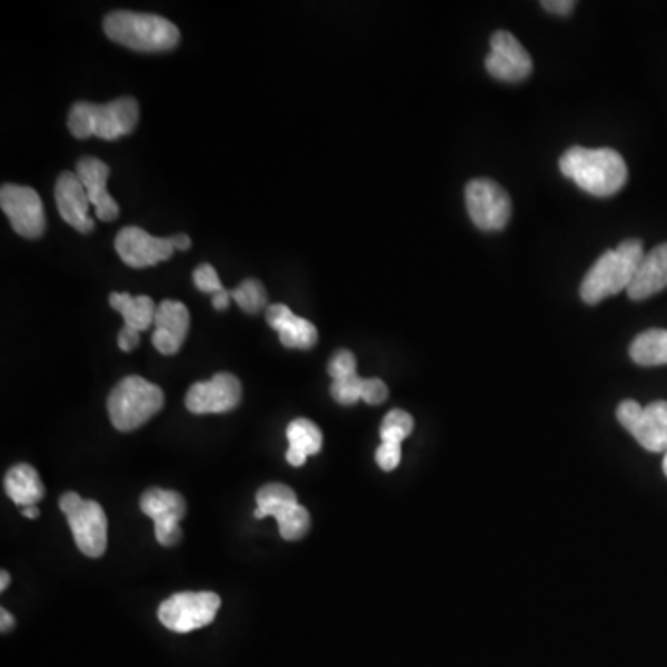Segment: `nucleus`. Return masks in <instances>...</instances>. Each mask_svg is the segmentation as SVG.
Returning a JSON list of instances; mask_svg holds the SVG:
<instances>
[{"mask_svg":"<svg viewBox=\"0 0 667 667\" xmlns=\"http://www.w3.org/2000/svg\"><path fill=\"white\" fill-rule=\"evenodd\" d=\"M560 171L595 197L616 195L628 178L627 163L614 149L571 147L561 155Z\"/></svg>","mask_w":667,"mask_h":667,"instance_id":"nucleus-1","label":"nucleus"},{"mask_svg":"<svg viewBox=\"0 0 667 667\" xmlns=\"http://www.w3.org/2000/svg\"><path fill=\"white\" fill-rule=\"evenodd\" d=\"M644 256V245L639 239H627L617 245L616 249L606 250L580 283V297L584 302L597 305L623 289L627 291Z\"/></svg>","mask_w":667,"mask_h":667,"instance_id":"nucleus-2","label":"nucleus"},{"mask_svg":"<svg viewBox=\"0 0 667 667\" xmlns=\"http://www.w3.org/2000/svg\"><path fill=\"white\" fill-rule=\"evenodd\" d=\"M104 32L111 41L139 52L171 50L180 41V30L169 19L138 11H111L104 19Z\"/></svg>","mask_w":667,"mask_h":667,"instance_id":"nucleus-3","label":"nucleus"},{"mask_svg":"<svg viewBox=\"0 0 667 667\" xmlns=\"http://www.w3.org/2000/svg\"><path fill=\"white\" fill-rule=\"evenodd\" d=\"M139 104L133 97L108 102V104H91V102H77L72 106L67 117L69 132L77 139L122 138L138 127Z\"/></svg>","mask_w":667,"mask_h":667,"instance_id":"nucleus-4","label":"nucleus"},{"mask_svg":"<svg viewBox=\"0 0 667 667\" xmlns=\"http://www.w3.org/2000/svg\"><path fill=\"white\" fill-rule=\"evenodd\" d=\"M163 406V391L141 377L122 378L108 397V416L117 430L132 432Z\"/></svg>","mask_w":667,"mask_h":667,"instance_id":"nucleus-5","label":"nucleus"},{"mask_svg":"<svg viewBox=\"0 0 667 667\" xmlns=\"http://www.w3.org/2000/svg\"><path fill=\"white\" fill-rule=\"evenodd\" d=\"M60 508L66 514L78 550L89 558H100L108 547V519L99 502L86 500L74 491L61 495Z\"/></svg>","mask_w":667,"mask_h":667,"instance_id":"nucleus-6","label":"nucleus"},{"mask_svg":"<svg viewBox=\"0 0 667 667\" xmlns=\"http://www.w3.org/2000/svg\"><path fill=\"white\" fill-rule=\"evenodd\" d=\"M256 519L275 517L278 530L286 541H297L305 538L310 530V514L305 506L299 505L293 489L286 484H266L256 494Z\"/></svg>","mask_w":667,"mask_h":667,"instance_id":"nucleus-7","label":"nucleus"},{"mask_svg":"<svg viewBox=\"0 0 667 667\" xmlns=\"http://www.w3.org/2000/svg\"><path fill=\"white\" fill-rule=\"evenodd\" d=\"M221 597L213 591H186L163 600L158 619L172 633L186 634L206 627L216 619Z\"/></svg>","mask_w":667,"mask_h":667,"instance_id":"nucleus-8","label":"nucleus"},{"mask_svg":"<svg viewBox=\"0 0 667 667\" xmlns=\"http://www.w3.org/2000/svg\"><path fill=\"white\" fill-rule=\"evenodd\" d=\"M467 211L480 230H502L511 216L510 197L499 183L488 178H477L467 183Z\"/></svg>","mask_w":667,"mask_h":667,"instance_id":"nucleus-9","label":"nucleus"},{"mask_svg":"<svg viewBox=\"0 0 667 667\" xmlns=\"http://www.w3.org/2000/svg\"><path fill=\"white\" fill-rule=\"evenodd\" d=\"M139 508L145 516L155 521V536L158 544L163 547H172L182 539V530L178 522L186 517V499L178 491L171 489L152 488L147 489L141 499Z\"/></svg>","mask_w":667,"mask_h":667,"instance_id":"nucleus-10","label":"nucleus"},{"mask_svg":"<svg viewBox=\"0 0 667 667\" xmlns=\"http://www.w3.org/2000/svg\"><path fill=\"white\" fill-rule=\"evenodd\" d=\"M0 208L10 219L13 230L22 238L38 239L43 236L47 221L43 202L36 189L4 183L0 189Z\"/></svg>","mask_w":667,"mask_h":667,"instance_id":"nucleus-11","label":"nucleus"},{"mask_svg":"<svg viewBox=\"0 0 667 667\" xmlns=\"http://www.w3.org/2000/svg\"><path fill=\"white\" fill-rule=\"evenodd\" d=\"M241 400V382L230 372H217L208 382H197L186 394V408L191 414H227Z\"/></svg>","mask_w":667,"mask_h":667,"instance_id":"nucleus-12","label":"nucleus"},{"mask_svg":"<svg viewBox=\"0 0 667 667\" xmlns=\"http://www.w3.org/2000/svg\"><path fill=\"white\" fill-rule=\"evenodd\" d=\"M117 255L133 269L156 266L171 258L175 245L171 238H155L139 227L121 228L116 236Z\"/></svg>","mask_w":667,"mask_h":667,"instance_id":"nucleus-13","label":"nucleus"},{"mask_svg":"<svg viewBox=\"0 0 667 667\" xmlns=\"http://www.w3.org/2000/svg\"><path fill=\"white\" fill-rule=\"evenodd\" d=\"M489 44L491 52L486 58V69L491 77L505 82H521L532 72L530 56L510 32H495Z\"/></svg>","mask_w":667,"mask_h":667,"instance_id":"nucleus-14","label":"nucleus"},{"mask_svg":"<svg viewBox=\"0 0 667 667\" xmlns=\"http://www.w3.org/2000/svg\"><path fill=\"white\" fill-rule=\"evenodd\" d=\"M54 199L56 208L67 225H71L74 230L82 233L93 230L94 221L89 217L91 200L77 172H61L56 180Z\"/></svg>","mask_w":667,"mask_h":667,"instance_id":"nucleus-15","label":"nucleus"},{"mask_svg":"<svg viewBox=\"0 0 667 667\" xmlns=\"http://www.w3.org/2000/svg\"><path fill=\"white\" fill-rule=\"evenodd\" d=\"M77 177L80 178V182L88 191L89 200L94 206V211H97L100 221H116L117 216H119V206L106 189V182L110 177V167L106 166L104 161L99 160V158L83 156L77 163Z\"/></svg>","mask_w":667,"mask_h":667,"instance_id":"nucleus-16","label":"nucleus"},{"mask_svg":"<svg viewBox=\"0 0 667 667\" xmlns=\"http://www.w3.org/2000/svg\"><path fill=\"white\" fill-rule=\"evenodd\" d=\"M266 319L288 349L308 350L317 344V328L305 317L295 316L286 305L269 306Z\"/></svg>","mask_w":667,"mask_h":667,"instance_id":"nucleus-17","label":"nucleus"},{"mask_svg":"<svg viewBox=\"0 0 667 667\" xmlns=\"http://www.w3.org/2000/svg\"><path fill=\"white\" fill-rule=\"evenodd\" d=\"M667 288V243L658 245L644 256L634 272L627 293L633 300L649 299Z\"/></svg>","mask_w":667,"mask_h":667,"instance_id":"nucleus-18","label":"nucleus"},{"mask_svg":"<svg viewBox=\"0 0 667 667\" xmlns=\"http://www.w3.org/2000/svg\"><path fill=\"white\" fill-rule=\"evenodd\" d=\"M634 438L650 452H667V402L655 400L645 406L638 425L633 428Z\"/></svg>","mask_w":667,"mask_h":667,"instance_id":"nucleus-19","label":"nucleus"},{"mask_svg":"<svg viewBox=\"0 0 667 667\" xmlns=\"http://www.w3.org/2000/svg\"><path fill=\"white\" fill-rule=\"evenodd\" d=\"M4 489L17 506L28 508L43 499L44 488L38 471L28 464H19L6 472Z\"/></svg>","mask_w":667,"mask_h":667,"instance_id":"nucleus-20","label":"nucleus"},{"mask_svg":"<svg viewBox=\"0 0 667 667\" xmlns=\"http://www.w3.org/2000/svg\"><path fill=\"white\" fill-rule=\"evenodd\" d=\"M286 436H288L289 441L286 460L293 467L305 466L308 456L317 455L321 450V430L310 419H295V421L289 422Z\"/></svg>","mask_w":667,"mask_h":667,"instance_id":"nucleus-21","label":"nucleus"},{"mask_svg":"<svg viewBox=\"0 0 667 667\" xmlns=\"http://www.w3.org/2000/svg\"><path fill=\"white\" fill-rule=\"evenodd\" d=\"M110 306L121 313L125 327L136 328L139 332L147 330L155 322L156 308H158L155 300L147 295L132 297L128 293H111Z\"/></svg>","mask_w":667,"mask_h":667,"instance_id":"nucleus-22","label":"nucleus"},{"mask_svg":"<svg viewBox=\"0 0 667 667\" xmlns=\"http://www.w3.org/2000/svg\"><path fill=\"white\" fill-rule=\"evenodd\" d=\"M630 358L638 366H666L667 330L653 328V330L639 334L630 345Z\"/></svg>","mask_w":667,"mask_h":667,"instance_id":"nucleus-23","label":"nucleus"},{"mask_svg":"<svg viewBox=\"0 0 667 667\" xmlns=\"http://www.w3.org/2000/svg\"><path fill=\"white\" fill-rule=\"evenodd\" d=\"M155 325L156 330L171 334L183 344L189 328L188 308L178 300H161L156 308Z\"/></svg>","mask_w":667,"mask_h":667,"instance_id":"nucleus-24","label":"nucleus"},{"mask_svg":"<svg viewBox=\"0 0 667 667\" xmlns=\"http://www.w3.org/2000/svg\"><path fill=\"white\" fill-rule=\"evenodd\" d=\"M230 297L238 302L239 308L245 313H250V316H255L258 311L263 310L267 305L266 288L256 278L243 280V282L239 283L238 288H233L230 291Z\"/></svg>","mask_w":667,"mask_h":667,"instance_id":"nucleus-25","label":"nucleus"},{"mask_svg":"<svg viewBox=\"0 0 667 667\" xmlns=\"http://www.w3.org/2000/svg\"><path fill=\"white\" fill-rule=\"evenodd\" d=\"M414 430V419L405 410H391L384 417L380 438L388 444H402Z\"/></svg>","mask_w":667,"mask_h":667,"instance_id":"nucleus-26","label":"nucleus"},{"mask_svg":"<svg viewBox=\"0 0 667 667\" xmlns=\"http://www.w3.org/2000/svg\"><path fill=\"white\" fill-rule=\"evenodd\" d=\"M364 384H366V378L358 377V375L341 378V380H332L330 395H332L334 400L339 402V405H356L358 400H361V395H364Z\"/></svg>","mask_w":667,"mask_h":667,"instance_id":"nucleus-27","label":"nucleus"},{"mask_svg":"<svg viewBox=\"0 0 667 667\" xmlns=\"http://www.w3.org/2000/svg\"><path fill=\"white\" fill-rule=\"evenodd\" d=\"M193 282L197 289L205 293L216 295L222 291L221 278L217 275L216 269L210 263H202L193 271Z\"/></svg>","mask_w":667,"mask_h":667,"instance_id":"nucleus-28","label":"nucleus"},{"mask_svg":"<svg viewBox=\"0 0 667 667\" xmlns=\"http://www.w3.org/2000/svg\"><path fill=\"white\" fill-rule=\"evenodd\" d=\"M328 375L332 377V380H341V378H349L356 372V358L350 350H339L338 355L334 356L330 364H328Z\"/></svg>","mask_w":667,"mask_h":667,"instance_id":"nucleus-29","label":"nucleus"},{"mask_svg":"<svg viewBox=\"0 0 667 667\" xmlns=\"http://www.w3.org/2000/svg\"><path fill=\"white\" fill-rule=\"evenodd\" d=\"M400 456H402V450H400L399 444L382 441L375 458H377V464L382 467L384 471H394L395 467L400 464Z\"/></svg>","mask_w":667,"mask_h":667,"instance_id":"nucleus-30","label":"nucleus"},{"mask_svg":"<svg viewBox=\"0 0 667 667\" xmlns=\"http://www.w3.org/2000/svg\"><path fill=\"white\" fill-rule=\"evenodd\" d=\"M641 414H644V406L636 400H623L621 405L617 406V419L628 432H633V428L638 425Z\"/></svg>","mask_w":667,"mask_h":667,"instance_id":"nucleus-31","label":"nucleus"},{"mask_svg":"<svg viewBox=\"0 0 667 667\" xmlns=\"http://www.w3.org/2000/svg\"><path fill=\"white\" fill-rule=\"evenodd\" d=\"M386 399H388V386L380 378H366L361 400H366L367 405H382Z\"/></svg>","mask_w":667,"mask_h":667,"instance_id":"nucleus-32","label":"nucleus"},{"mask_svg":"<svg viewBox=\"0 0 667 667\" xmlns=\"http://www.w3.org/2000/svg\"><path fill=\"white\" fill-rule=\"evenodd\" d=\"M152 345H155L156 350L161 352V355L172 356L177 355L178 350H180L182 341H178L175 336L163 332V330H155V334H152Z\"/></svg>","mask_w":667,"mask_h":667,"instance_id":"nucleus-33","label":"nucleus"},{"mask_svg":"<svg viewBox=\"0 0 667 667\" xmlns=\"http://www.w3.org/2000/svg\"><path fill=\"white\" fill-rule=\"evenodd\" d=\"M139 330L132 327H122L121 332L117 336V344H119V349L125 350V352H130V350L136 349L139 344Z\"/></svg>","mask_w":667,"mask_h":667,"instance_id":"nucleus-34","label":"nucleus"},{"mask_svg":"<svg viewBox=\"0 0 667 667\" xmlns=\"http://www.w3.org/2000/svg\"><path fill=\"white\" fill-rule=\"evenodd\" d=\"M545 10L550 11V13H558V16H566L569 11H573L575 8V2L571 0H545L541 2Z\"/></svg>","mask_w":667,"mask_h":667,"instance_id":"nucleus-35","label":"nucleus"},{"mask_svg":"<svg viewBox=\"0 0 667 667\" xmlns=\"http://www.w3.org/2000/svg\"><path fill=\"white\" fill-rule=\"evenodd\" d=\"M230 299H232V297H230V291H228V289H222V291H219V293L213 295L211 305H213L216 310H227L228 305H230Z\"/></svg>","mask_w":667,"mask_h":667,"instance_id":"nucleus-36","label":"nucleus"},{"mask_svg":"<svg viewBox=\"0 0 667 667\" xmlns=\"http://www.w3.org/2000/svg\"><path fill=\"white\" fill-rule=\"evenodd\" d=\"M175 250H188L191 247V239L186 233H175L171 238Z\"/></svg>","mask_w":667,"mask_h":667,"instance_id":"nucleus-37","label":"nucleus"},{"mask_svg":"<svg viewBox=\"0 0 667 667\" xmlns=\"http://www.w3.org/2000/svg\"><path fill=\"white\" fill-rule=\"evenodd\" d=\"M0 621H2V627H0L2 633H8V630L13 627V616H11L10 611L6 610V608L0 610Z\"/></svg>","mask_w":667,"mask_h":667,"instance_id":"nucleus-38","label":"nucleus"},{"mask_svg":"<svg viewBox=\"0 0 667 667\" xmlns=\"http://www.w3.org/2000/svg\"><path fill=\"white\" fill-rule=\"evenodd\" d=\"M22 514H24V517H28V519H38V506H28V508H22Z\"/></svg>","mask_w":667,"mask_h":667,"instance_id":"nucleus-39","label":"nucleus"},{"mask_svg":"<svg viewBox=\"0 0 667 667\" xmlns=\"http://www.w3.org/2000/svg\"><path fill=\"white\" fill-rule=\"evenodd\" d=\"M0 578H2V583H0V591H6L8 584H10V575H8V571H2Z\"/></svg>","mask_w":667,"mask_h":667,"instance_id":"nucleus-40","label":"nucleus"},{"mask_svg":"<svg viewBox=\"0 0 667 667\" xmlns=\"http://www.w3.org/2000/svg\"><path fill=\"white\" fill-rule=\"evenodd\" d=\"M664 472H666V477H667V452H666V456H664Z\"/></svg>","mask_w":667,"mask_h":667,"instance_id":"nucleus-41","label":"nucleus"}]
</instances>
